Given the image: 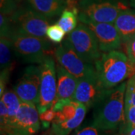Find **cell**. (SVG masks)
<instances>
[{"label": "cell", "instance_id": "1", "mask_svg": "<svg viewBox=\"0 0 135 135\" xmlns=\"http://www.w3.org/2000/svg\"><path fill=\"white\" fill-rule=\"evenodd\" d=\"M127 83L107 89L95 107L93 126L101 130H114L126 123L125 97Z\"/></svg>", "mask_w": 135, "mask_h": 135}, {"label": "cell", "instance_id": "2", "mask_svg": "<svg viewBox=\"0 0 135 135\" xmlns=\"http://www.w3.org/2000/svg\"><path fill=\"white\" fill-rule=\"evenodd\" d=\"M94 65L107 89L117 86L135 75V63L124 53L117 50L103 53Z\"/></svg>", "mask_w": 135, "mask_h": 135}, {"label": "cell", "instance_id": "3", "mask_svg": "<svg viewBox=\"0 0 135 135\" xmlns=\"http://www.w3.org/2000/svg\"><path fill=\"white\" fill-rule=\"evenodd\" d=\"M56 117L52 122L53 135H68L81 125L86 113V107L74 100H59L53 107Z\"/></svg>", "mask_w": 135, "mask_h": 135}, {"label": "cell", "instance_id": "4", "mask_svg": "<svg viewBox=\"0 0 135 135\" xmlns=\"http://www.w3.org/2000/svg\"><path fill=\"white\" fill-rule=\"evenodd\" d=\"M14 53L27 63H41L51 56L52 44L47 38H42L14 31L9 38Z\"/></svg>", "mask_w": 135, "mask_h": 135}, {"label": "cell", "instance_id": "5", "mask_svg": "<svg viewBox=\"0 0 135 135\" xmlns=\"http://www.w3.org/2000/svg\"><path fill=\"white\" fill-rule=\"evenodd\" d=\"M14 31L42 38H47L50 20L36 12L28 4L19 6L10 16Z\"/></svg>", "mask_w": 135, "mask_h": 135}, {"label": "cell", "instance_id": "6", "mask_svg": "<svg viewBox=\"0 0 135 135\" xmlns=\"http://www.w3.org/2000/svg\"><path fill=\"white\" fill-rule=\"evenodd\" d=\"M127 0H92L80 7L79 15L97 23H114L121 13L129 9Z\"/></svg>", "mask_w": 135, "mask_h": 135}, {"label": "cell", "instance_id": "7", "mask_svg": "<svg viewBox=\"0 0 135 135\" xmlns=\"http://www.w3.org/2000/svg\"><path fill=\"white\" fill-rule=\"evenodd\" d=\"M66 39L85 62L94 65L103 53L93 32L81 22L68 35Z\"/></svg>", "mask_w": 135, "mask_h": 135}, {"label": "cell", "instance_id": "8", "mask_svg": "<svg viewBox=\"0 0 135 135\" xmlns=\"http://www.w3.org/2000/svg\"><path fill=\"white\" fill-rule=\"evenodd\" d=\"M41 70L40 96L37 106L39 114L50 109L56 102L57 74L55 61L49 56L39 64Z\"/></svg>", "mask_w": 135, "mask_h": 135}, {"label": "cell", "instance_id": "9", "mask_svg": "<svg viewBox=\"0 0 135 135\" xmlns=\"http://www.w3.org/2000/svg\"><path fill=\"white\" fill-rule=\"evenodd\" d=\"M41 123L36 104L22 101L17 116L1 131L8 135H34L40 130Z\"/></svg>", "mask_w": 135, "mask_h": 135}, {"label": "cell", "instance_id": "10", "mask_svg": "<svg viewBox=\"0 0 135 135\" xmlns=\"http://www.w3.org/2000/svg\"><path fill=\"white\" fill-rule=\"evenodd\" d=\"M53 54L58 64L78 80L95 71V65L85 62L67 39L56 47Z\"/></svg>", "mask_w": 135, "mask_h": 135}, {"label": "cell", "instance_id": "11", "mask_svg": "<svg viewBox=\"0 0 135 135\" xmlns=\"http://www.w3.org/2000/svg\"><path fill=\"white\" fill-rule=\"evenodd\" d=\"M107 90L95 70L78 80L77 89L73 100L81 103L89 109L96 106Z\"/></svg>", "mask_w": 135, "mask_h": 135}, {"label": "cell", "instance_id": "12", "mask_svg": "<svg viewBox=\"0 0 135 135\" xmlns=\"http://www.w3.org/2000/svg\"><path fill=\"white\" fill-rule=\"evenodd\" d=\"M40 67L29 65L23 71L22 76L13 87V90L22 101L37 105L40 96Z\"/></svg>", "mask_w": 135, "mask_h": 135}, {"label": "cell", "instance_id": "13", "mask_svg": "<svg viewBox=\"0 0 135 135\" xmlns=\"http://www.w3.org/2000/svg\"><path fill=\"white\" fill-rule=\"evenodd\" d=\"M78 20L93 32L95 35L101 52L107 53L120 48L122 43L118 30L113 23H97L79 15Z\"/></svg>", "mask_w": 135, "mask_h": 135}, {"label": "cell", "instance_id": "14", "mask_svg": "<svg viewBox=\"0 0 135 135\" xmlns=\"http://www.w3.org/2000/svg\"><path fill=\"white\" fill-rule=\"evenodd\" d=\"M57 74V98L59 100H73L77 89L78 79L62 68L59 64L56 65Z\"/></svg>", "mask_w": 135, "mask_h": 135}, {"label": "cell", "instance_id": "15", "mask_svg": "<svg viewBox=\"0 0 135 135\" xmlns=\"http://www.w3.org/2000/svg\"><path fill=\"white\" fill-rule=\"evenodd\" d=\"M27 4L36 12L49 20L60 17L67 7L61 0H26Z\"/></svg>", "mask_w": 135, "mask_h": 135}, {"label": "cell", "instance_id": "16", "mask_svg": "<svg viewBox=\"0 0 135 135\" xmlns=\"http://www.w3.org/2000/svg\"><path fill=\"white\" fill-rule=\"evenodd\" d=\"M113 24L119 32L122 43L128 42L135 36V10L129 8L122 11Z\"/></svg>", "mask_w": 135, "mask_h": 135}, {"label": "cell", "instance_id": "17", "mask_svg": "<svg viewBox=\"0 0 135 135\" xmlns=\"http://www.w3.org/2000/svg\"><path fill=\"white\" fill-rule=\"evenodd\" d=\"M13 45L11 39L1 37L0 39V69L1 72L11 74L12 71Z\"/></svg>", "mask_w": 135, "mask_h": 135}, {"label": "cell", "instance_id": "18", "mask_svg": "<svg viewBox=\"0 0 135 135\" xmlns=\"http://www.w3.org/2000/svg\"><path fill=\"white\" fill-rule=\"evenodd\" d=\"M78 8H65L60 15L57 24L67 34L71 33L77 28L78 16H79Z\"/></svg>", "mask_w": 135, "mask_h": 135}, {"label": "cell", "instance_id": "19", "mask_svg": "<svg viewBox=\"0 0 135 135\" xmlns=\"http://www.w3.org/2000/svg\"><path fill=\"white\" fill-rule=\"evenodd\" d=\"M1 99L4 101L5 105L8 108V122L5 125L4 128L10 123L11 121L13 120L17 116L18 111H19L20 104L22 101L19 98V97L17 95V94L14 92V90H7L4 92L2 96L1 97ZM4 128H1L3 129Z\"/></svg>", "mask_w": 135, "mask_h": 135}, {"label": "cell", "instance_id": "20", "mask_svg": "<svg viewBox=\"0 0 135 135\" xmlns=\"http://www.w3.org/2000/svg\"><path fill=\"white\" fill-rule=\"evenodd\" d=\"M65 32L57 23L50 25L47 29V38L54 44H61L65 38Z\"/></svg>", "mask_w": 135, "mask_h": 135}, {"label": "cell", "instance_id": "21", "mask_svg": "<svg viewBox=\"0 0 135 135\" xmlns=\"http://www.w3.org/2000/svg\"><path fill=\"white\" fill-rule=\"evenodd\" d=\"M14 32V26L12 24L9 15H0V35L9 38Z\"/></svg>", "mask_w": 135, "mask_h": 135}, {"label": "cell", "instance_id": "22", "mask_svg": "<svg viewBox=\"0 0 135 135\" xmlns=\"http://www.w3.org/2000/svg\"><path fill=\"white\" fill-rule=\"evenodd\" d=\"M125 104L135 106V75L128 79L127 82Z\"/></svg>", "mask_w": 135, "mask_h": 135}, {"label": "cell", "instance_id": "23", "mask_svg": "<svg viewBox=\"0 0 135 135\" xmlns=\"http://www.w3.org/2000/svg\"><path fill=\"white\" fill-rule=\"evenodd\" d=\"M18 7V2L16 0H0L1 14L11 16Z\"/></svg>", "mask_w": 135, "mask_h": 135}, {"label": "cell", "instance_id": "24", "mask_svg": "<svg viewBox=\"0 0 135 135\" xmlns=\"http://www.w3.org/2000/svg\"><path fill=\"white\" fill-rule=\"evenodd\" d=\"M39 116L44 128H47L50 127V124H52L56 117V112L53 109V107H50V109L44 111L42 113H40Z\"/></svg>", "mask_w": 135, "mask_h": 135}, {"label": "cell", "instance_id": "25", "mask_svg": "<svg viewBox=\"0 0 135 135\" xmlns=\"http://www.w3.org/2000/svg\"><path fill=\"white\" fill-rule=\"evenodd\" d=\"M126 124L129 127H135V106L125 104Z\"/></svg>", "mask_w": 135, "mask_h": 135}, {"label": "cell", "instance_id": "26", "mask_svg": "<svg viewBox=\"0 0 135 135\" xmlns=\"http://www.w3.org/2000/svg\"><path fill=\"white\" fill-rule=\"evenodd\" d=\"M126 54L132 62L135 63V36L126 42Z\"/></svg>", "mask_w": 135, "mask_h": 135}, {"label": "cell", "instance_id": "27", "mask_svg": "<svg viewBox=\"0 0 135 135\" xmlns=\"http://www.w3.org/2000/svg\"><path fill=\"white\" fill-rule=\"evenodd\" d=\"M8 108L2 99L0 100V126L1 128H4L8 122Z\"/></svg>", "mask_w": 135, "mask_h": 135}, {"label": "cell", "instance_id": "28", "mask_svg": "<svg viewBox=\"0 0 135 135\" xmlns=\"http://www.w3.org/2000/svg\"><path fill=\"white\" fill-rule=\"evenodd\" d=\"M74 135H100L98 131V128L95 126H88L84 128H83L81 130L78 131L76 134Z\"/></svg>", "mask_w": 135, "mask_h": 135}, {"label": "cell", "instance_id": "29", "mask_svg": "<svg viewBox=\"0 0 135 135\" xmlns=\"http://www.w3.org/2000/svg\"><path fill=\"white\" fill-rule=\"evenodd\" d=\"M118 135H135V127H129L124 124L120 128Z\"/></svg>", "mask_w": 135, "mask_h": 135}, {"label": "cell", "instance_id": "30", "mask_svg": "<svg viewBox=\"0 0 135 135\" xmlns=\"http://www.w3.org/2000/svg\"><path fill=\"white\" fill-rule=\"evenodd\" d=\"M65 5H66V8H79V2L80 0H61Z\"/></svg>", "mask_w": 135, "mask_h": 135}, {"label": "cell", "instance_id": "31", "mask_svg": "<svg viewBox=\"0 0 135 135\" xmlns=\"http://www.w3.org/2000/svg\"><path fill=\"white\" fill-rule=\"evenodd\" d=\"M91 1H92V0H80V2H79V8L82 7L83 5H86L87 3L90 2Z\"/></svg>", "mask_w": 135, "mask_h": 135}, {"label": "cell", "instance_id": "32", "mask_svg": "<svg viewBox=\"0 0 135 135\" xmlns=\"http://www.w3.org/2000/svg\"><path fill=\"white\" fill-rule=\"evenodd\" d=\"M128 2L130 3L131 6L135 8V0H128Z\"/></svg>", "mask_w": 135, "mask_h": 135}, {"label": "cell", "instance_id": "33", "mask_svg": "<svg viewBox=\"0 0 135 135\" xmlns=\"http://www.w3.org/2000/svg\"><path fill=\"white\" fill-rule=\"evenodd\" d=\"M41 135H53V134L52 133V131H50V132H47V133L43 134H41Z\"/></svg>", "mask_w": 135, "mask_h": 135}, {"label": "cell", "instance_id": "34", "mask_svg": "<svg viewBox=\"0 0 135 135\" xmlns=\"http://www.w3.org/2000/svg\"><path fill=\"white\" fill-rule=\"evenodd\" d=\"M1 135H8L7 133H5V132H4V131H1Z\"/></svg>", "mask_w": 135, "mask_h": 135}, {"label": "cell", "instance_id": "35", "mask_svg": "<svg viewBox=\"0 0 135 135\" xmlns=\"http://www.w3.org/2000/svg\"><path fill=\"white\" fill-rule=\"evenodd\" d=\"M18 3H20V2H23V1H24V0H16Z\"/></svg>", "mask_w": 135, "mask_h": 135}]
</instances>
